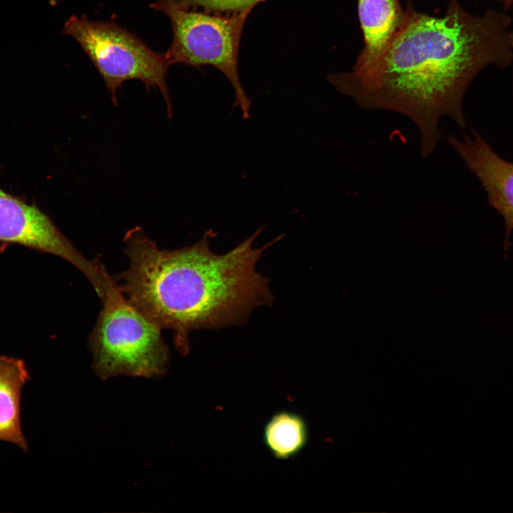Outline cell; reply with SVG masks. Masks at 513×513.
Masks as SVG:
<instances>
[{"label": "cell", "instance_id": "6da1fadb", "mask_svg": "<svg viewBox=\"0 0 513 513\" xmlns=\"http://www.w3.org/2000/svg\"><path fill=\"white\" fill-rule=\"evenodd\" d=\"M510 26L505 14L488 9L474 16L457 0H449L442 17L418 12L409 4L399 31L371 68L330 74L327 79L362 108L391 110L410 119L426 157L440 138L442 117L465 128L462 100L475 77L489 65L504 68L512 63Z\"/></svg>", "mask_w": 513, "mask_h": 513}, {"label": "cell", "instance_id": "7a4b0ae2", "mask_svg": "<svg viewBox=\"0 0 513 513\" xmlns=\"http://www.w3.org/2000/svg\"><path fill=\"white\" fill-rule=\"evenodd\" d=\"M263 228L217 254L209 244L216 234L212 229L191 246L167 250L137 227L123 239L129 265L112 276L130 304L161 329L172 331L175 348L186 355L193 331L243 324L254 309L273 302L269 280L256 264L284 235L254 248Z\"/></svg>", "mask_w": 513, "mask_h": 513}, {"label": "cell", "instance_id": "3957f363", "mask_svg": "<svg viewBox=\"0 0 513 513\" xmlns=\"http://www.w3.org/2000/svg\"><path fill=\"white\" fill-rule=\"evenodd\" d=\"M101 301L103 309L89 338L96 374L106 379L164 373L170 354L162 329L128 303L113 279Z\"/></svg>", "mask_w": 513, "mask_h": 513}, {"label": "cell", "instance_id": "277c9868", "mask_svg": "<svg viewBox=\"0 0 513 513\" xmlns=\"http://www.w3.org/2000/svg\"><path fill=\"white\" fill-rule=\"evenodd\" d=\"M150 7L170 21L172 41L166 55L171 63L218 69L234 88L233 107L239 106L243 118H248L252 102L242 88L237 64L242 33L252 9L222 15L198 11L174 0H158Z\"/></svg>", "mask_w": 513, "mask_h": 513}, {"label": "cell", "instance_id": "5b68a950", "mask_svg": "<svg viewBox=\"0 0 513 513\" xmlns=\"http://www.w3.org/2000/svg\"><path fill=\"white\" fill-rule=\"evenodd\" d=\"M63 33L72 36L90 58L118 104L117 89L124 81L139 80L148 90L157 88L165 100L169 119L172 107L166 83L172 65L166 53L148 48L128 30L111 22L90 21L86 16H73L64 25Z\"/></svg>", "mask_w": 513, "mask_h": 513}, {"label": "cell", "instance_id": "8992f818", "mask_svg": "<svg viewBox=\"0 0 513 513\" xmlns=\"http://www.w3.org/2000/svg\"><path fill=\"white\" fill-rule=\"evenodd\" d=\"M0 242L59 256L77 268L95 291L104 286L107 270L98 259L83 256L36 204L26 203L1 187Z\"/></svg>", "mask_w": 513, "mask_h": 513}, {"label": "cell", "instance_id": "52a82bcc", "mask_svg": "<svg viewBox=\"0 0 513 513\" xmlns=\"http://www.w3.org/2000/svg\"><path fill=\"white\" fill-rule=\"evenodd\" d=\"M447 140L479 179L489 204L502 217L505 225L503 247L507 252L513 231V162L501 157L475 129L462 138L450 135Z\"/></svg>", "mask_w": 513, "mask_h": 513}, {"label": "cell", "instance_id": "ba28073f", "mask_svg": "<svg viewBox=\"0 0 513 513\" xmlns=\"http://www.w3.org/2000/svg\"><path fill=\"white\" fill-rule=\"evenodd\" d=\"M364 46L352 72L371 68L399 31L405 16L399 0H358Z\"/></svg>", "mask_w": 513, "mask_h": 513}, {"label": "cell", "instance_id": "9c48e42d", "mask_svg": "<svg viewBox=\"0 0 513 513\" xmlns=\"http://www.w3.org/2000/svg\"><path fill=\"white\" fill-rule=\"evenodd\" d=\"M30 376L24 360L0 355V440L24 451L28 445L21 424V398Z\"/></svg>", "mask_w": 513, "mask_h": 513}, {"label": "cell", "instance_id": "30bf717a", "mask_svg": "<svg viewBox=\"0 0 513 513\" xmlns=\"http://www.w3.org/2000/svg\"><path fill=\"white\" fill-rule=\"evenodd\" d=\"M309 438L304 418L292 411L280 410L266 422L263 441L269 452L278 460H288L299 455Z\"/></svg>", "mask_w": 513, "mask_h": 513}, {"label": "cell", "instance_id": "8fae6325", "mask_svg": "<svg viewBox=\"0 0 513 513\" xmlns=\"http://www.w3.org/2000/svg\"><path fill=\"white\" fill-rule=\"evenodd\" d=\"M180 5L190 8H201L212 13H235L253 9L265 0H174Z\"/></svg>", "mask_w": 513, "mask_h": 513}, {"label": "cell", "instance_id": "7c38bea8", "mask_svg": "<svg viewBox=\"0 0 513 513\" xmlns=\"http://www.w3.org/2000/svg\"><path fill=\"white\" fill-rule=\"evenodd\" d=\"M502 4L503 7L505 10L508 9L513 5V0H496Z\"/></svg>", "mask_w": 513, "mask_h": 513}, {"label": "cell", "instance_id": "4fadbf2b", "mask_svg": "<svg viewBox=\"0 0 513 513\" xmlns=\"http://www.w3.org/2000/svg\"><path fill=\"white\" fill-rule=\"evenodd\" d=\"M512 46H513V41H512Z\"/></svg>", "mask_w": 513, "mask_h": 513}]
</instances>
